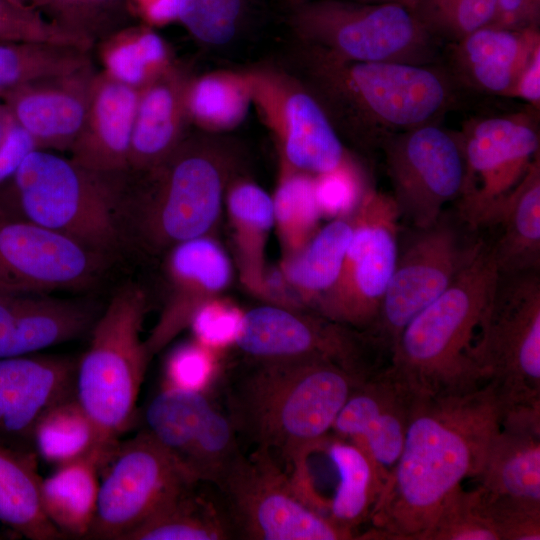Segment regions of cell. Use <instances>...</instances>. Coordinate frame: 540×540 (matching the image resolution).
Returning a JSON list of instances; mask_svg holds the SVG:
<instances>
[{
  "label": "cell",
  "mask_w": 540,
  "mask_h": 540,
  "mask_svg": "<svg viewBox=\"0 0 540 540\" xmlns=\"http://www.w3.org/2000/svg\"><path fill=\"white\" fill-rule=\"evenodd\" d=\"M11 122L12 118L10 117L2 101H0V140L4 136Z\"/></svg>",
  "instance_id": "cell-53"
},
{
  "label": "cell",
  "mask_w": 540,
  "mask_h": 540,
  "mask_svg": "<svg viewBox=\"0 0 540 540\" xmlns=\"http://www.w3.org/2000/svg\"><path fill=\"white\" fill-rule=\"evenodd\" d=\"M216 370L214 350L197 341L177 346L164 366V387L204 392Z\"/></svg>",
  "instance_id": "cell-45"
},
{
  "label": "cell",
  "mask_w": 540,
  "mask_h": 540,
  "mask_svg": "<svg viewBox=\"0 0 540 540\" xmlns=\"http://www.w3.org/2000/svg\"><path fill=\"white\" fill-rule=\"evenodd\" d=\"M512 97L540 110V46L533 52L515 87Z\"/></svg>",
  "instance_id": "cell-51"
},
{
  "label": "cell",
  "mask_w": 540,
  "mask_h": 540,
  "mask_svg": "<svg viewBox=\"0 0 540 540\" xmlns=\"http://www.w3.org/2000/svg\"><path fill=\"white\" fill-rule=\"evenodd\" d=\"M194 484L130 532L125 540H229L234 533L217 496L203 495Z\"/></svg>",
  "instance_id": "cell-36"
},
{
  "label": "cell",
  "mask_w": 540,
  "mask_h": 540,
  "mask_svg": "<svg viewBox=\"0 0 540 540\" xmlns=\"http://www.w3.org/2000/svg\"><path fill=\"white\" fill-rule=\"evenodd\" d=\"M473 357L493 384L501 413L540 407L539 271L499 274Z\"/></svg>",
  "instance_id": "cell-9"
},
{
  "label": "cell",
  "mask_w": 540,
  "mask_h": 540,
  "mask_svg": "<svg viewBox=\"0 0 540 540\" xmlns=\"http://www.w3.org/2000/svg\"><path fill=\"white\" fill-rule=\"evenodd\" d=\"M166 254L163 305L144 340L151 359L189 328L193 315L203 304L219 297L233 274L227 253L208 235L181 242Z\"/></svg>",
  "instance_id": "cell-20"
},
{
  "label": "cell",
  "mask_w": 540,
  "mask_h": 540,
  "mask_svg": "<svg viewBox=\"0 0 540 540\" xmlns=\"http://www.w3.org/2000/svg\"><path fill=\"white\" fill-rule=\"evenodd\" d=\"M76 364L68 356L35 353L0 358L1 443L34 452L32 434L38 420L74 396Z\"/></svg>",
  "instance_id": "cell-21"
},
{
  "label": "cell",
  "mask_w": 540,
  "mask_h": 540,
  "mask_svg": "<svg viewBox=\"0 0 540 540\" xmlns=\"http://www.w3.org/2000/svg\"><path fill=\"white\" fill-rule=\"evenodd\" d=\"M353 234L352 213L336 217L309 239L296 253L285 258L282 273L302 301H317L337 281Z\"/></svg>",
  "instance_id": "cell-35"
},
{
  "label": "cell",
  "mask_w": 540,
  "mask_h": 540,
  "mask_svg": "<svg viewBox=\"0 0 540 540\" xmlns=\"http://www.w3.org/2000/svg\"><path fill=\"white\" fill-rule=\"evenodd\" d=\"M94 47L101 70L136 90L150 84L175 63L166 40L155 28L138 22L113 32Z\"/></svg>",
  "instance_id": "cell-37"
},
{
  "label": "cell",
  "mask_w": 540,
  "mask_h": 540,
  "mask_svg": "<svg viewBox=\"0 0 540 540\" xmlns=\"http://www.w3.org/2000/svg\"><path fill=\"white\" fill-rule=\"evenodd\" d=\"M253 105L249 70H216L192 75L186 90V109L196 130L218 134L236 128Z\"/></svg>",
  "instance_id": "cell-34"
},
{
  "label": "cell",
  "mask_w": 540,
  "mask_h": 540,
  "mask_svg": "<svg viewBox=\"0 0 540 540\" xmlns=\"http://www.w3.org/2000/svg\"><path fill=\"white\" fill-rule=\"evenodd\" d=\"M0 41L48 43L92 51L94 44L48 20L24 0H0Z\"/></svg>",
  "instance_id": "cell-44"
},
{
  "label": "cell",
  "mask_w": 540,
  "mask_h": 540,
  "mask_svg": "<svg viewBox=\"0 0 540 540\" xmlns=\"http://www.w3.org/2000/svg\"><path fill=\"white\" fill-rule=\"evenodd\" d=\"M98 316L88 302L0 288V358L74 340L91 331Z\"/></svg>",
  "instance_id": "cell-24"
},
{
  "label": "cell",
  "mask_w": 540,
  "mask_h": 540,
  "mask_svg": "<svg viewBox=\"0 0 540 540\" xmlns=\"http://www.w3.org/2000/svg\"><path fill=\"white\" fill-rule=\"evenodd\" d=\"M138 93L104 71H97L86 119L69 149V158L96 172L128 171Z\"/></svg>",
  "instance_id": "cell-25"
},
{
  "label": "cell",
  "mask_w": 540,
  "mask_h": 540,
  "mask_svg": "<svg viewBox=\"0 0 540 540\" xmlns=\"http://www.w3.org/2000/svg\"><path fill=\"white\" fill-rule=\"evenodd\" d=\"M120 441L108 439L81 407L75 395L48 409L36 423L32 447L37 457L56 467L84 459L101 470Z\"/></svg>",
  "instance_id": "cell-29"
},
{
  "label": "cell",
  "mask_w": 540,
  "mask_h": 540,
  "mask_svg": "<svg viewBox=\"0 0 540 540\" xmlns=\"http://www.w3.org/2000/svg\"><path fill=\"white\" fill-rule=\"evenodd\" d=\"M496 0H415L413 12L439 41L454 43L489 25Z\"/></svg>",
  "instance_id": "cell-42"
},
{
  "label": "cell",
  "mask_w": 540,
  "mask_h": 540,
  "mask_svg": "<svg viewBox=\"0 0 540 540\" xmlns=\"http://www.w3.org/2000/svg\"><path fill=\"white\" fill-rule=\"evenodd\" d=\"M243 313L232 303L216 297L195 312L189 328L195 341L211 350H220L235 344Z\"/></svg>",
  "instance_id": "cell-47"
},
{
  "label": "cell",
  "mask_w": 540,
  "mask_h": 540,
  "mask_svg": "<svg viewBox=\"0 0 540 540\" xmlns=\"http://www.w3.org/2000/svg\"><path fill=\"white\" fill-rule=\"evenodd\" d=\"M107 259L0 205V288L41 294L84 289L100 277Z\"/></svg>",
  "instance_id": "cell-18"
},
{
  "label": "cell",
  "mask_w": 540,
  "mask_h": 540,
  "mask_svg": "<svg viewBox=\"0 0 540 540\" xmlns=\"http://www.w3.org/2000/svg\"><path fill=\"white\" fill-rule=\"evenodd\" d=\"M362 185V173L355 162L315 176V198L321 216L350 215L364 192Z\"/></svg>",
  "instance_id": "cell-46"
},
{
  "label": "cell",
  "mask_w": 540,
  "mask_h": 540,
  "mask_svg": "<svg viewBox=\"0 0 540 540\" xmlns=\"http://www.w3.org/2000/svg\"><path fill=\"white\" fill-rule=\"evenodd\" d=\"M499 274L491 243L477 240L450 286L401 331L387 367L414 395L461 393L488 382L473 346Z\"/></svg>",
  "instance_id": "cell-5"
},
{
  "label": "cell",
  "mask_w": 540,
  "mask_h": 540,
  "mask_svg": "<svg viewBox=\"0 0 540 540\" xmlns=\"http://www.w3.org/2000/svg\"><path fill=\"white\" fill-rule=\"evenodd\" d=\"M539 46V28L511 30L486 25L448 44L445 67L461 90L512 97Z\"/></svg>",
  "instance_id": "cell-23"
},
{
  "label": "cell",
  "mask_w": 540,
  "mask_h": 540,
  "mask_svg": "<svg viewBox=\"0 0 540 540\" xmlns=\"http://www.w3.org/2000/svg\"><path fill=\"white\" fill-rule=\"evenodd\" d=\"M126 175L92 171L37 148L0 186V205L108 257L127 237Z\"/></svg>",
  "instance_id": "cell-6"
},
{
  "label": "cell",
  "mask_w": 540,
  "mask_h": 540,
  "mask_svg": "<svg viewBox=\"0 0 540 540\" xmlns=\"http://www.w3.org/2000/svg\"><path fill=\"white\" fill-rule=\"evenodd\" d=\"M418 230L398 254L377 318L365 333L387 362L401 331L450 286L477 242L464 243L454 225L442 217Z\"/></svg>",
  "instance_id": "cell-17"
},
{
  "label": "cell",
  "mask_w": 540,
  "mask_h": 540,
  "mask_svg": "<svg viewBox=\"0 0 540 540\" xmlns=\"http://www.w3.org/2000/svg\"><path fill=\"white\" fill-rule=\"evenodd\" d=\"M380 151L400 215L417 229L435 224L444 206L460 197L465 160L459 132L426 124L392 134Z\"/></svg>",
  "instance_id": "cell-15"
},
{
  "label": "cell",
  "mask_w": 540,
  "mask_h": 540,
  "mask_svg": "<svg viewBox=\"0 0 540 540\" xmlns=\"http://www.w3.org/2000/svg\"><path fill=\"white\" fill-rule=\"evenodd\" d=\"M235 344L248 359L329 361L361 380L369 379L386 366L364 332L318 313L271 303L243 313Z\"/></svg>",
  "instance_id": "cell-13"
},
{
  "label": "cell",
  "mask_w": 540,
  "mask_h": 540,
  "mask_svg": "<svg viewBox=\"0 0 540 540\" xmlns=\"http://www.w3.org/2000/svg\"><path fill=\"white\" fill-rule=\"evenodd\" d=\"M238 148L218 134L189 132L160 164L127 172L126 236L152 254L208 235L217 223L230 182L237 176Z\"/></svg>",
  "instance_id": "cell-4"
},
{
  "label": "cell",
  "mask_w": 540,
  "mask_h": 540,
  "mask_svg": "<svg viewBox=\"0 0 540 540\" xmlns=\"http://www.w3.org/2000/svg\"><path fill=\"white\" fill-rule=\"evenodd\" d=\"M319 102L335 130L373 153L392 134L438 123L460 101L443 64L357 62L295 41L283 65Z\"/></svg>",
  "instance_id": "cell-2"
},
{
  "label": "cell",
  "mask_w": 540,
  "mask_h": 540,
  "mask_svg": "<svg viewBox=\"0 0 540 540\" xmlns=\"http://www.w3.org/2000/svg\"><path fill=\"white\" fill-rule=\"evenodd\" d=\"M225 205L233 231L240 277L254 294L263 297L266 276L265 247L274 226L272 197L256 183L233 178Z\"/></svg>",
  "instance_id": "cell-30"
},
{
  "label": "cell",
  "mask_w": 540,
  "mask_h": 540,
  "mask_svg": "<svg viewBox=\"0 0 540 540\" xmlns=\"http://www.w3.org/2000/svg\"><path fill=\"white\" fill-rule=\"evenodd\" d=\"M94 520L86 539L126 536L195 482L147 431L119 442L101 470Z\"/></svg>",
  "instance_id": "cell-14"
},
{
  "label": "cell",
  "mask_w": 540,
  "mask_h": 540,
  "mask_svg": "<svg viewBox=\"0 0 540 540\" xmlns=\"http://www.w3.org/2000/svg\"><path fill=\"white\" fill-rule=\"evenodd\" d=\"M91 52L48 43L0 41V98L32 80L93 63Z\"/></svg>",
  "instance_id": "cell-38"
},
{
  "label": "cell",
  "mask_w": 540,
  "mask_h": 540,
  "mask_svg": "<svg viewBox=\"0 0 540 540\" xmlns=\"http://www.w3.org/2000/svg\"><path fill=\"white\" fill-rule=\"evenodd\" d=\"M147 297L135 285L119 289L91 329L77 360L74 395L104 436L113 441L133 423L136 402L151 361L142 324Z\"/></svg>",
  "instance_id": "cell-7"
},
{
  "label": "cell",
  "mask_w": 540,
  "mask_h": 540,
  "mask_svg": "<svg viewBox=\"0 0 540 540\" xmlns=\"http://www.w3.org/2000/svg\"><path fill=\"white\" fill-rule=\"evenodd\" d=\"M34 149L37 147L31 136L12 120L0 140V186L13 176Z\"/></svg>",
  "instance_id": "cell-49"
},
{
  "label": "cell",
  "mask_w": 540,
  "mask_h": 540,
  "mask_svg": "<svg viewBox=\"0 0 540 540\" xmlns=\"http://www.w3.org/2000/svg\"><path fill=\"white\" fill-rule=\"evenodd\" d=\"M135 22L162 27L178 21L181 0H127Z\"/></svg>",
  "instance_id": "cell-50"
},
{
  "label": "cell",
  "mask_w": 540,
  "mask_h": 540,
  "mask_svg": "<svg viewBox=\"0 0 540 540\" xmlns=\"http://www.w3.org/2000/svg\"><path fill=\"white\" fill-rule=\"evenodd\" d=\"M3 536H4V535L0 534V539L4 538Z\"/></svg>",
  "instance_id": "cell-54"
},
{
  "label": "cell",
  "mask_w": 540,
  "mask_h": 540,
  "mask_svg": "<svg viewBox=\"0 0 540 540\" xmlns=\"http://www.w3.org/2000/svg\"><path fill=\"white\" fill-rule=\"evenodd\" d=\"M310 1H314V0H286L288 6L290 8L301 5V4H304L306 2H310ZM353 1L367 2V3L394 2V3H399V4H402L404 6H407L412 10H413L414 5H415V0H353Z\"/></svg>",
  "instance_id": "cell-52"
},
{
  "label": "cell",
  "mask_w": 540,
  "mask_h": 540,
  "mask_svg": "<svg viewBox=\"0 0 540 540\" xmlns=\"http://www.w3.org/2000/svg\"><path fill=\"white\" fill-rule=\"evenodd\" d=\"M41 480L34 452L0 442V522L26 539H65L43 511Z\"/></svg>",
  "instance_id": "cell-31"
},
{
  "label": "cell",
  "mask_w": 540,
  "mask_h": 540,
  "mask_svg": "<svg viewBox=\"0 0 540 540\" xmlns=\"http://www.w3.org/2000/svg\"><path fill=\"white\" fill-rule=\"evenodd\" d=\"M215 486L237 539L356 538L303 500L267 452L255 450L250 456L241 452Z\"/></svg>",
  "instance_id": "cell-10"
},
{
  "label": "cell",
  "mask_w": 540,
  "mask_h": 540,
  "mask_svg": "<svg viewBox=\"0 0 540 540\" xmlns=\"http://www.w3.org/2000/svg\"><path fill=\"white\" fill-rule=\"evenodd\" d=\"M476 478L487 511L540 514V432L500 427Z\"/></svg>",
  "instance_id": "cell-27"
},
{
  "label": "cell",
  "mask_w": 540,
  "mask_h": 540,
  "mask_svg": "<svg viewBox=\"0 0 540 540\" xmlns=\"http://www.w3.org/2000/svg\"><path fill=\"white\" fill-rule=\"evenodd\" d=\"M48 20L94 45L135 23L127 0H27Z\"/></svg>",
  "instance_id": "cell-40"
},
{
  "label": "cell",
  "mask_w": 540,
  "mask_h": 540,
  "mask_svg": "<svg viewBox=\"0 0 540 540\" xmlns=\"http://www.w3.org/2000/svg\"><path fill=\"white\" fill-rule=\"evenodd\" d=\"M314 176L286 165L272 197L274 225L286 257L299 251L315 234L321 217Z\"/></svg>",
  "instance_id": "cell-39"
},
{
  "label": "cell",
  "mask_w": 540,
  "mask_h": 540,
  "mask_svg": "<svg viewBox=\"0 0 540 540\" xmlns=\"http://www.w3.org/2000/svg\"><path fill=\"white\" fill-rule=\"evenodd\" d=\"M192 74L175 62L139 90L132 130L129 170L139 173L164 161L190 132L186 90Z\"/></svg>",
  "instance_id": "cell-26"
},
{
  "label": "cell",
  "mask_w": 540,
  "mask_h": 540,
  "mask_svg": "<svg viewBox=\"0 0 540 540\" xmlns=\"http://www.w3.org/2000/svg\"><path fill=\"white\" fill-rule=\"evenodd\" d=\"M338 476L327 517L340 528L356 533L370 521L384 484L369 457L352 442L328 435L321 443Z\"/></svg>",
  "instance_id": "cell-32"
},
{
  "label": "cell",
  "mask_w": 540,
  "mask_h": 540,
  "mask_svg": "<svg viewBox=\"0 0 540 540\" xmlns=\"http://www.w3.org/2000/svg\"><path fill=\"white\" fill-rule=\"evenodd\" d=\"M415 400L386 366L353 390L332 426L334 436L369 457L384 486L401 454Z\"/></svg>",
  "instance_id": "cell-19"
},
{
  "label": "cell",
  "mask_w": 540,
  "mask_h": 540,
  "mask_svg": "<svg viewBox=\"0 0 540 540\" xmlns=\"http://www.w3.org/2000/svg\"><path fill=\"white\" fill-rule=\"evenodd\" d=\"M97 71L90 63L71 72L41 77L7 92L0 100L38 149L69 151L85 122Z\"/></svg>",
  "instance_id": "cell-22"
},
{
  "label": "cell",
  "mask_w": 540,
  "mask_h": 540,
  "mask_svg": "<svg viewBox=\"0 0 540 540\" xmlns=\"http://www.w3.org/2000/svg\"><path fill=\"white\" fill-rule=\"evenodd\" d=\"M499 225L491 243L502 274L539 271L540 267V155L502 200L489 224Z\"/></svg>",
  "instance_id": "cell-28"
},
{
  "label": "cell",
  "mask_w": 540,
  "mask_h": 540,
  "mask_svg": "<svg viewBox=\"0 0 540 540\" xmlns=\"http://www.w3.org/2000/svg\"><path fill=\"white\" fill-rule=\"evenodd\" d=\"M248 70L253 105L277 140L284 165L315 177L354 162L319 102L294 74L283 65Z\"/></svg>",
  "instance_id": "cell-16"
},
{
  "label": "cell",
  "mask_w": 540,
  "mask_h": 540,
  "mask_svg": "<svg viewBox=\"0 0 540 540\" xmlns=\"http://www.w3.org/2000/svg\"><path fill=\"white\" fill-rule=\"evenodd\" d=\"M295 41L357 62L441 64V41L399 3L314 0L290 8Z\"/></svg>",
  "instance_id": "cell-8"
},
{
  "label": "cell",
  "mask_w": 540,
  "mask_h": 540,
  "mask_svg": "<svg viewBox=\"0 0 540 540\" xmlns=\"http://www.w3.org/2000/svg\"><path fill=\"white\" fill-rule=\"evenodd\" d=\"M489 25L511 29H540V0H496Z\"/></svg>",
  "instance_id": "cell-48"
},
{
  "label": "cell",
  "mask_w": 540,
  "mask_h": 540,
  "mask_svg": "<svg viewBox=\"0 0 540 540\" xmlns=\"http://www.w3.org/2000/svg\"><path fill=\"white\" fill-rule=\"evenodd\" d=\"M422 540H500L476 490L459 486L444 501Z\"/></svg>",
  "instance_id": "cell-43"
},
{
  "label": "cell",
  "mask_w": 540,
  "mask_h": 540,
  "mask_svg": "<svg viewBox=\"0 0 540 540\" xmlns=\"http://www.w3.org/2000/svg\"><path fill=\"white\" fill-rule=\"evenodd\" d=\"M99 477V464L84 459L58 466L42 478L43 511L65 538L88 536L96 512Z\"/></svg>",
  "instance_id": "cell-33"
},
{
  "label": "cell",
  "mask_w": 540,
  "mask_h": 540,
  "mask_svg": "<svg viewBox=\"0 0 540 540\" xmlns=\"http://www.w3.org/2000/svg\"><path fill=\"white\" fill-rule=\"evenodd\" d=\"M247 360L225 382L227 416L237 435L290 466L324 441L365 381L329 361Z\"/></svg>",
  "instance_id": "cell-3"
},
{
  "label": "cell",
  "mask_w": 540,
  "mask_h": 540,
  "mask_svg": "<svg viewBox=\"0 0 540 540\" xmlns=\"http://www.w3.org/2000/svg\"><path fill=\"white\" fill-rule=\"evenodd\" d=\"M400 217L391 195L363 192L340 275L317 301L318 314L364 333L372 327L398 258Z\"/></svg>",
  "instance_id": "cell-11"
},
{
  "label": "cell",
  "mask_w": 540,
  "mask_h": 540,
  "mask_svg": "<svg viewBox=\"0 0 540 540\" xmlns=\"http://www.w3.org/2000/svg\"><path fill=\"white\" fill-rule=\"evenodd\" d=\"M464 185L458 200L463 223L488 226L502 200L540 155L539 109L482 116L459 131Z\"/></svg>",
  "instance_id": "cell-12"
},
{
  "label": "cell",
  "mask_w": 540,
  "mask_h": 540,
  "mask_svg": "<svg viewBox=\"0 0 540 540\" xmlns=\"http://www.w3.org/2000/svg\"><path fill=\"white\" fill-rule=\"evenodd\" d=\"M253 0H181L178 22L199 43L224 46L246 26Z\"/></svg>",
  "instance_id": "cell-41"
},
{
  "label": "cell",
  "mask_w": 540,
  "mask_h": 540,
  "mask_svg": "<svg viewBox=\"0 0 540 540\" xmlns=\"http://www.w3.org/2000/svg\"><path fill=\"white\" fill-rule=\"evenodd\" d=\"M500 420L490 381L466 392L416 396L401 454L363 538L422 540L448 496L479 475Z\"/></svg>",
  "instance_id": "cell-1"
}]
</instances>
